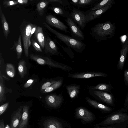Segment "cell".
Masks as SVG:
<instances>
[{
  "instance_id": "cell-4",
  "label": "cell",
  "mask_w": 128,
  "mask_h": 128,
  "mask_svg": "<svg viewBox=\"0 0 128 128\" xmlns=\"http://www.w3.org/2000/svg\"><path fill=\"white\" fill-rule=\"evenodd\" d=\"M30 57L31 59L40 65H47L52 67L59 68L65 71H69L72 69L71 67L68 65L53 61L46 57L32 54L30 55Z\"/></svg>"
},
{
  "instance_id": "cell-26",
  "label": "cell",
  "mask_w": 128,
  "mask_h": 128,
  "mask_svg": "<svg viewBox=\"0 0 128 128\" xmlns=\"http://www.w3.org/2000/svg\"><path fill=\"white\" fill-rule=\"evenodd\" d=\"M115 3L114 0H103L94 4V6L89 10H98L104 7L113 5Z\"/></svg>"
},
{
  "instance_id": "cell-3",
  "label": "cell",
  "mask_w": 128,
  "mask_h": 128,
  "mask_svg": "<svg viewBox=\"0 0 128 128\" xmlns=\"http://www.w3.org/2000/svg\"><path fill=\"white\" fill-rule=\"evenodd\" d=\"M34 24L24 20L20 28V31L23 41L25 55L26 57L29 55L28 48L31 44L30 40L31 31Z\"/></svg>"
},
{
  "instance_id": "cell-15",
  "label": "cell",
  "mask_w": 128,
  "mask_h": 128,
  "mask_svg": "<svg viewBox=\"0 0 128 128\" xmlns=\"http://www.w3.org/2000/svg\"><path fill=\"white\" fill-rule=\"evenodd\" d=\"M23 107L21 106L13 114L10 122V128H17L18 126L22 115Z\"/></svg>"
},
{
  "instance_id": "cell-33",
  "label": "cell",
  "mask_w": 128,
  "mask_h": 128,
  "mask_svg": "<svg viewBox=\"0 0 128 128\" xmlns=\"http://www.w3.org/2000/svg\"><path fill=\"white\" fill-rule=\"evenodd\" d=\"M50 2H56L59 4L66 9L70 8V3L68 0H49Z\"/></svg>"
},
{
  "instance_id": "cell-27",
  "label": "cell",
  "mask_w": 128,
  "mask_h": 128,
  "mask_svg": "<svg viewBox=\"0 0 128 128\" xmlns=\"http://www.w3.org/2000/svg\"><path fill=\"white\" fill-rule=\"evenodd\" d=\"M12 48L15 49L17 54V58L18 59L20 58L22 51L20 34L19 35L18 40L14 42Z\"/></svg>"
},
{
  "instance_id": "cell-18",
  "label": "cell",
  "mask_w": 128,
  "mask_h": 128,
  "mask_svg": "<svg viewBox=\"0 0 128 128\" xmlns=\"http://www.w3.org/2000/svg\"><path fill=\"white\" fill-rule=\"evenodd\" d=\"M128 53V45L122 48L120 51V55L117 66V69L122 70L124 67Z\"/></svg>"
},
{
  "instance_id": "cell-9",
  "label": "cell",
  "mask_w": 128,
  "mask_h": 128,
  "mask_svg": "<svg viewBox=\"0 0 128 128\" xmlns=\"http://www.w3.org/2000/svg\"><path fill=\"white\" fill-rule=\"evenodd\" d=\"M112 5L108 6L100 9L91 10H90L84 12L87 23L89 22L100 16L108 10L111 8Z\"/></svg>"
},
{
  "instance_id": "cell-11",
  "label": "cell",
  "mask_w": 128,
  "mask_h": 128,
  "mask_svg": "<svg viewBox=\"0 0 128 128\" xmlns=\"http://www.w3.org/2000/svg\"><path fill=\"white\" fill-rule=\"evenodd\" d=\"M45 100L48 106L56 108L61 104L64 99L61 94L58 95L52 94L46 96L45 97Z\"/></svg>"
},
{
  "instance_id": "cell-28",
  "label": "cell",
  "mask_w": 128,
  "mask_h": 128,
  "mask_svg": "<svg viewBox=\"0 0 128 128\" xmlns=\"http://www.w3.org/2000/svg\"><path fill=\"white\" fill-rule=\"evenodd\" d=\"M50 2L49 0H43L38 3L36 10L40 16H43L47 6Z\"/></svg>"
},
{
  "instance_id": "cell-40",
  "label": "cell",
  "mask_w": 128,
  "mask_h": 128,
  "mask_svg": "<svg viewBox=\"0 0 128 128\" xmlns=\"http://www.w3.org/2000/svg\"><path fill=\"white\" fill-rule=\"evenodd\" d=\"M124 78L125 85L128 86V69L124 71Z\"/></svg>"
},
{
  "instance_id": "cell-12",
  "label": "cell",
  "mask_w": 128,
  "mask_h": 128,
  "mask_svg": "<svg viewBox=\"0 0 128 128\" xmlns=\"http://www.w3.org/2000/svg\"><path fill=\"white\" fill-rule=\"evenodd\" d=\"M44 48V51L46 53L54 55H58L60 53L58 47L49 36L45 38Z\"/></svg>"
},
{
  "instance_id": "cell-25",
  "label": "cell",
  "mask_w": 128,
  "mask_h": 128,
  "mask_svg": "<svg viewBox=\"0 0 128 128\" xmlns=\"http://www.w3.org/2000/svg\"><path fill=\"white\" fill-rule=\"evenodd\" d=\"M85 99L89 104L95 108L108 112L112 110V109L111 108L101 104L96 100H92L88 97H86Z\"/></svg>"
},
{
  "instance_id": "cell-8",
  "label": "cell",
  "mask_w": 128,
  "mask_h": 128,
  "mask_svg": "<svg viewBox=\"0 0 128 128\" xmlns=\"http://www.w3.org/2000/svg\"><path fill=\"white\" fill-rule=\"evenodd\" d=\"M45 19L46 22L50 26L65 32L70 33L68 27L54 16L49 14L46 16Z\"/></svg>"
},
{
  "instance_id": "cell-41",
  "label": "cell",
  "mask_w": 128,
  "mask_h": 128,
  "mask_svg": "<svg viewBox=\"0 0 128 128\" xmlns=\"http://www.w3.org/2000/svg\"><path fill=\"white\" fill-rule=\"evenodd\" d=\"M34 81L33 79H30L28 80L24 84V88H27L30 86Z\"/></svg>"
},
{
  "instance_id": "cell-1",
  "label": "cell",
  "mask_w": 128,
  "mask_h": 128,
  "mask_svg": "<svg viewBox=\"0 0 128 128\" xmlns=\"http://www.w3.org/2000/svg\"><path fill=\"white\" fill-rule=\"evenodd\" d=\"M116 26L110 20L98 23L91 28L90 34L97 42L106 40L112 38L115 34Z\"/></svg>"
},
{
  "instance_id": "cell-46",
  "label": "cell",
  "mask_w": 128,
  "mask_h": 128,
  "mask_svg": "<svg viewBox=\"0 0 128 128\" xmlns=\"http://www.w3.org/2000/svg\"><path fill=\"white\" fill-rule=\"evenodd\" d=\"M115 128L114 127H104V128Z\"/></svg>"
},
{
  "instance_id": "cell-20",
  "label": "cell",
  "mask_w": 128,
  "mask_h": 128,
  "mask_svg": "<svg viewBox=\"0 0 128 128\" xmlns=\"http://www.w3.org/2000/svg\"><path fill=\"white\" fill-rule=\"evenodd\" d=\"M29 106L25 105L23 108V113L19 125L17 128H27L28 120Z\"/></svg>"
},
{
  "instance_id": "cell-16",
  "label": "cell",
  "mask_w": 128,
  "mask_h": 128,
  "mask_svg": "<svg viewBox=\"0 0 128 128\" xmlns=\"http://www.w3.org/2000/svg\"><path fill=\"white\" fill-rule=\"evenodd\" d=\"M55 4L51 6L50 8L57 15L67 18L70 16V12L66 8L59 4L55 2Z\"/></svg>"
},
{
  "instance_id": "cell-14",
  "label": "cell",
  "mask_w": 128,
  "mask_h": 128,
  "mask_svg": "<svg viewBox=\"0 0 128 128\" xmlns=\"http://www.w3.org/2000/svg\"><path fill=\"white\" fill-rule=\"evenodd\" d=\"M76 113L78 118L81 119L84 121L90 122L94 119L92 113L83 108H78L76 110Z\"/></svg>"
},
{
  "instance_id": "cell-19",
  "label": "cell",
  "mask_w": 128,
  "mask_h": 128,
  "mask_svg": "<svg viewBox=\"0 0 128 128\" xmlns=\"http://www.w3.org/2000/svg\"><path fill=\"white\" fill-rule=\"evenodd\" d=\"M68 94L71 98L77 97L80 93V86L79 85L72 84L66 86Z\"/></svg>"
},
{
  "instance_id": "cell-42",
  "label": "cell",
  "mask_w": 128,
  "mask_h": 128,
  "mask_svg": "<svg viewBox=\"0 0 128 128\" xmlns=\"http://www.w3.org/2000/svg\"><path fill=\"white\" fill-rule=\"evenodd\" d=\"M18 4L21 5L26 4H28V0H17Z\"/></svg>"
},
{
  "instance_id": "cell-45",
  "label": "cell",
  "mask_w": 128,
  "mask_h": 128,
  "mask_svg": "<svg viewBox=\"0 0 128 128\" xmlns=\"http://www.w3.org/2000/svg\"><path fill=\"white\" fill-rule=\"evenodd\" d=\"M4 128H10V126L9 125L7 124L6 126V127Z\"/></svg>"
},
{
  "instance_id": "cell-23",
  "label": "cell",
  "mask_w": 128,
  "mask_h": 128,
  "mask_svg": "<svg viewBox=\"0 0 128 128\" xmlns=\"http://www.w3.org/2000/svg\"><path fill=\"white\" fill-rule=\"evenodd\" d=\"M43 126L44 128H64L60 122L57 120L52 118L44 121Z\"/></svg>"
},
{
  "instance_id": "cell-35",
  "label": "cell",
  "mask_w": 128,
  "mask_h": 128,
  "mask_svg": "<svg viewBox=\"0 0 128 128\" xmlns=\"http://www.w3.org/2000/svg\"><path fill=\"white\" fill-rule=\"evenodd\" d=\"M18 4L16 0H5L3 2V4L5 8L12 6Z\"/></svg>"
},
{
  "instance_id": "cell-21",
  "label": "cell",
  "mask_w": 128,
  "mask_h": 128,
  "mask_svg": "<svg viewBox=\"0 0 128 128\" xmlns=\"http://www.w3.org/2000/svg\"><path fill=\"white\" fill-rule=\"evenodd\" d=\"M0 16L4 34L5 38L7 39L10 32L9 28L8 23L3 12L0 5Z\"/></svg>"
},
{
  "instance_id": "cell-30",
  "label": "cell",
  "mask_w": 128,
  "mask_h": 128,
  "mask_svg": "<svg viewBox=\"0 0 128 128\" xmlns=\"http://www.w3.org/2000/svg\"><path fill=\"white\" fill-rule=\"evenodd\" d=\"M64 78L59 79L55 83L53 84L49 87L47 88L43 91L42 92L47 93L52 92L60 88L61 86L63 83Z\"/></svg>"
},
{
  "instance_id": "cell-31",
  "label": "cell",
  "mask_w": 128,
  "mask_h": 128,
  "mask_svg": "<svg viewBox=\"0 0 128 128\" xmlns=\"http://www.w3.org/2000/svg\"><path fill=\"white\" fill-rule=\"evenodd\" d=\"M5 87L1 72H0V102L4 101L5 100Z\"/></svg>"
},
{
  "instance_id": "cell-34",
  "label": "cell",
  "mask_w": 128,
  "mask_h": 128,
  "mask_svg": "<svg viewBox=\"0 0 128 128\" xmlns=\"http://www.w3.org/2000/svg\"><path fill=\"white\" fill-rule=\"evenodd\" d=\"M120 38L122 45V48L128 45V33L121 36Z\"/></svg>"
},
{
  "instance_id": "cell-5",
  "label": "cell",
  "mask_w": 128,
  "mask_h": 128,
  "mask_svg": "<svg viewBox=\"0 0 128 128\" xmlns=\"http://www.w3.org/2000/svg\"><path fill=\"white\" fill-rule=\"evenodd\" d=\"M64 20L69 27L72 37L79 41L84 40L85 38L84 33L70 16Z\"/></svg>"
},
{
  "instance_id": "cell-6",
  "label": "cell",
  "mask_w": 128,
  "mask_h": 128,
  "mask_svg": "<svg viewBox=\"0 0 128 128\" xmlns=\"http://www.w3.org/2000/svg\"><path fill=\"white\" fill-rule=\"evenodd\" d=\"M70 16L78 26L84 30L87 23L84 12L74 7L70 12Z\"/></svg>"
},
{
  "instance_id": "cell-44",
  "label": "cell",
  "mask_w": 128,
  "mask_h": 128,
  "mask_svg": "<svg viewBox=\"0 0 128 128\" xmlns=\"http://www.w3.org/2000/svg\"><path fill=\"white\" fill-rule=\"evenodd\" d=\"M128 104V93L127 94L125 102L124 104L125 106L127 105Z\"/></svg>"
},
{
  "instance_id": "cell-43",
  "label": "cell",
  "mask_w": 128,
  "mask_h": 128,
  "mask_svg": "<svg viewBox=\"0 0 128 128\" xmlns=\"http://www.w3.org/2000/svg\"><path fill=\"white\" fill-rule=\"evenodd\" d=\"M38 26L34 24V25L33 26L32 28V29L31 30L30 35V38L31 37L33 34L35 32V31L36 30V29L37 27Z\"/></svg>"
},
{
  "instance_id": "cell-24",
  "label": "cell",
  "mask_w": 128,
  "mask_h": 128,
  "mask_svg": "<svg viewBox=\"0 0 128 128\" xmlns=\"http://www.w3.org/2000/svg\"><path fill=\"white\" fill-rule=\"evenodd\" d=\"M113 88L110 83L108 84L100 83L95 86L88 87L89 90H99L108 92H110L111 90Z\"/></svg>"
},
{
  "instance_id": "cell-37",
  "label": "cell",
  "mask_w": 128,
  "mask_h": 128,
  "mask_svg": "<svg viewBox=\"0 0 128 128\" xmlns=\"http://www.w3.org/2000/svg\"><path fill=\"white\" fill-rule=\"evenodd\" d=\"M57 80H52L47 82L44 84L42 86L41 90L43 91L47 88L50 86L52 84L56 82Z\"/></svg>"
},
{
  "instance_id": "cell-29",
  "label": "cell",
  "mask_w": 128,
  "mask_h": 128,
  "mask_svg": "<svg viewBox=\"0 0 128 128\" xmlns=\"http://www.w3.org/2000/svg\"><path fill=\"white\" fill-rule=\"evenodd\" d=\"M18 70L19 74L21 78H23L26 74L27 71V68L26 63L25 61L22 60L19 62Z\"/></svg>"
},
{
  "instance_id": "cell-7",
  "label": "cell",
  "mask_w": 128,
  "mask_h": 128,
  "mask_svg": "<svg viewBox=\"0 0 128 128\" xmlns=\"http://www.w3.org/2000/svg\"><path fill=\"white\" fill-rule=\"evenodd\" d=\"M90 94L92 97L110 105L114 104V98L112 94L103 91L89 90Z\"/></svg>"
},
{
  "instance_id": "cell-39",
  "label": "cell",
  "mask_w": 128,
  "mask_h": 128,
  "mask_svg": "<svg viewBox=\"0 0 128 128\" xmlns=\"http://www.w3.org/2000/svg\"><path fill=\"white\" fill-rule=\"evenodd\" d=\"M9 103L7 102L2 105L0 107V115L1 116L5 112L8 108Z\"/></svg>"
},
{
  "instance_id": "cell-36",
  "label": "cell",
  "mask_w": 128,
  "mask_h": 128,
  "mask_svg": "<svg viewBox=\"0 0 128 128\" xmlns=\"http://www.w3.org/2000/svg\"><path fill=\"white\" fill-rule=\"evenodd\" d=\"M57 43L60 46L62 47L64 51L71 58L73 57L74 54L72 52L70 47H68V48H67L64 47L62 46L59 44L58 43V42Z\"/></svg>"
},
{
  "instance_id": "cell-38",
  "label": "cell",
  "mask_w": 128,
  "mask_h": 128,
  "mask_svg": "<svg viewBox=\"0 0 128 128\" xmlns=\"http://www.w3.org/2000/svg\"><path fill=\"white\" fill-rule=\"evenodd\" d=\"M31 43L33 47L36 51L39 52H42V50L40 46L36 41L32 40Z\"/></svg>"
},
{
  "instance_id": "cell-17",
  "label": "cell",
  "mask_w": 128,
  "mask_h": 128,
  "mask_svg": "<svg viewBox=\"0 0 128 128\" xmlns=\"http://www.w3.org/2000/svg\"><path fill=\"white\" fill-rule=\"evenodd\" d=\"M100 0H72L70 3L71 4L79 8H85L100 1Z\"/></svg>"
},
{
  "instance_id": "cell-13",
  "label": "cell",
  "mask_w": 128,
  "mask_h": 128,
  "mask_svg": "<svg viewBox=\"0 0 128 128\" xmlns=\"http://www.w3.org/2000/svg\"><path fill=\"white\" fill-rule=\"evenodd\" d=\"M128 119V115L122 113H118L113 114L105 120L103 123L106 124H111L124 122Z\"/></svg>"
},
{
  "instance_id": "cell-2",
  "label": "cell",
  "mask_w": 128,
  "mask_h": 128,
  "mask_svg": "<svg viewBox=\"0 0 128 128\" xmlns=\"http://www.w3.org/2000/svg\"><path fill=\"white\" fill-rule=\"evenodd\" d=\"M44 26L51 32L54 34L60 40L78 52L81 53L85 48L86 45L82 41L77 40L72 37L60 33L54 30L44 22Z\"/></svg>"
},
{
  "instance_id": "cell-10",
  "label": "cell",
  "mask_w": 128,
  "mask_h": 128,
  "mask_svg": "<svg viewBox=\"0 0 128 128\" xmlns=\"http://www.w3.org/2000/svg\"><path fill=\"white\" fill-rule=\"evenodd\" d=\"M107 76L106 74L104 72H75L69 74L68 76V77L73 78L85 79L98 76L106 77Z\"/></svg>"
},
{
  "instance_id": "cell-22",
  "label": "cell",
  "mask_w": 128,
  "mask_h": 128,
  "mask_svg": "<svg viewBox=\"0 0 128 128\" xmlns=\"http://www.w3.org/2000/svg\"><path fill=\"white\" fill-rule=\"evenodd\" d=\"M35 37L41 48H44L45 38L44 34L42 28L38 26L34 34Z\"/></svg>"
},
{
  "instance_id": "cell-32",
  "label": "cell",
  "mask_w": 128,
  "mask_h": 128,
  "mask_svg": "<svg viewBox=\"0 0 128 128\" xmlns=\"http://www.w3.org/2000/svg\"><path fill=\"white\" fill-rule=\"evenodd\" d=\"M6 72L7 75L10 78H13L15 76V69L12 64L10 63H7L6 64Z\"/></svg>"
}]
</instances>
